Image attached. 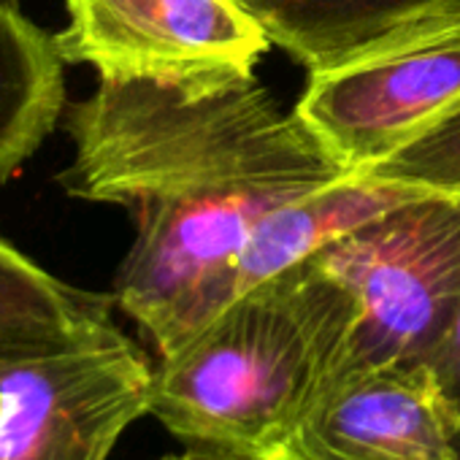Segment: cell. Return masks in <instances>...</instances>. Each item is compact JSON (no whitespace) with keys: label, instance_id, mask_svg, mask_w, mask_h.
Wrapping results in <instances>:
<instances>
[{"label":"cell","instance_id":"cell-6","mask_svg":"<svg viewBox=\"0 0 460 460\" xmlns=\"http://www.w3.org/2000/svg\"><path fill=\"white\" fill-rule=\"evenodd\" d=\"M55 47L101 79H171L255 71L274 41L244 0H68Z\"/></svg>","mask_w":460,"mask_h":460},{"label":"cell","instance_id":"cell-11","mask_svg":"<svg viewBox=\"0 0 460 460\" xmlns=\"http://www.w3.org/2000/svg\"><path fill=\"white\" fill-rule=\"evenodd\" d=\"M114 309L111 293L63 282L0 236V360L63 341Z\"/></svg>","mask_w":460,"mask_h":460},{"label":"cell","instance_id":"cell-7","mask_svg":"<svg viewBox=\"0 0 460 460\" xmlns=\"http://www.w3.org/2000/svg\"><path fill=\"white\" fill-rule=\"evenodd\" d=\"M266 460H455V449L422 366H363Z\"/></svg>","mask_w":460,"mask_h":460},{"label":"cell","instance_id":"cell-4","mask_svg":"<svg viewBox=\"0 0 460 460\" xmlns=\"http://www.w3.org/2000/svg\"><path fill=\"white\" fill-rule=\"evenodd\" d=\"M457 106L460 9L312 68L293 114L347 173H371Z\"/></svg>","mask_w":460,"mask_h":460},{"label":"cell","instance_id":"cell-10","mask_svg":"<svg viewBox=\"0 0 460 460\" xmlns=\"http://www.w3.org/2000/svg\"><path fill=\"white\" fill-rule=\"evenodd\" d=\"M306 71L328 66L403 25L457 12L460 0H244Z\"/></svg>","mask_w":460,"mask_h":460},{"label":"cell","instance_id":"cell-8","mask_svg":"<svg viewBox=\"0 0 460 460\" xmlns=\"http://www.w3.org/2000/svg\"><path fill=\"white\" fill-rule=\"evenodd\" d=\"M433 190L436 187L374 173H349L279 206L252 230L247 247L239 255L234 271V301L279 271L314 258L349 230Z\"/></svg>","mask_w":460,"mask_h":460},{"label":"cell","instance_id":"cell-13","mask_svg":"<svg viewBox=\"0 0 460 460\" xmlns=\"http://www.w3.org/2000/svg\"><path fill=\"white\" fill-rule=\"evenodd\" d=\"M422 368L441 403L452 449H455V460H460V306L455 312L452 325L447 328L436 349L428 355Z\"/></svg>","mask_w":460,"mask_h":460},{"label":"cell","instance_id":"cell-5","mask_svg":"<svg viewBox=\"0 0 460 460\" xmlns=\"http://www.w3.org/2000/svg\"><path fill=\"white\" fill-rule=\"evenodd\" d=\"M155 360L114 312L0 360V460H109L149 414Z\"/></svg>","mask_w":460,"mask_h":460},{"label":"cell","instance_id":"cell-12","mask_svg":"<svg viewBox=\"0 0 460 460\" xmlns=\"http://www.w3.org/2000/svg\"><path fill=\"white\" fill-rule=\"evenodd\" d=\"M371 173L460 192V106Z\"/></svg>","mask_w":460,"mask_h":460},{"label":"cell","instance_id":"cell-2","mask_svg":"<svg viewBox=\"0 0 460 460\" xmlns=\"http://www.w3.org/2000/svg\"><path fill=\"white\" fill-rule=\"evenodd\" d=\"M358 323L333 271L296 263L155 360L149 414L187 447L266 460L344 376Z\"/></svg>","mask_w":460,"mask_h":460},{"label":"cell","instance_id":"cell-9","mask_svg":"<svg viewBox=\"0 0 460 460\" xmlns=\"http://www.w3.org/2000/svg\"><path fill=\"white\" fill-rule=\"evenodd\" d=\"M66 109V63L55 36L0 0V184L36 157Z\"/></svg>","mask_w":460,"mask_h":460},{"label":"cell","instance_id":"cell-14","mask_svg":"<svg viewBox=\"0 0 460 460\" xmlns=\"http://www.w3.org/2000/svg\"><path fill=\"white\" fill-rule=\"evenodd\" d=\"M157 460H247V457L219 452V449H208V447H187L181 452H171V455H163Z\"/></svg>","mask_w":460,"mask_h":460},{"label":"cell","instance_id":"cell-3","mask_svg":"<svg viewBox=\"0 0 460 460\" xmlns=\"http://www.w3.org/2000/svg\"><path fill=\"white\" fill-rule=\"evenodd\" d=\"M314 258L360 304L349 368L422 366L460 306V192L390 208Z\"/></svg>","mask_w":460,"mask_h":460},{"label":"cell","instance_id":"cell-1","mask_svg":"<svg viewBox=\"0 0 460 460\" xmlns=\"http://www.w3.org/2000/svg\"><path fill=\"white\" fill-rule=\"evenodd\" d=\"M66 130L60 187L136 217L111 296L157 358L234 301L239 255L271 211L349 176L255 71L101 79Z\"/></svg>","mask_w":460,"mask_h":460}]
</instances>
